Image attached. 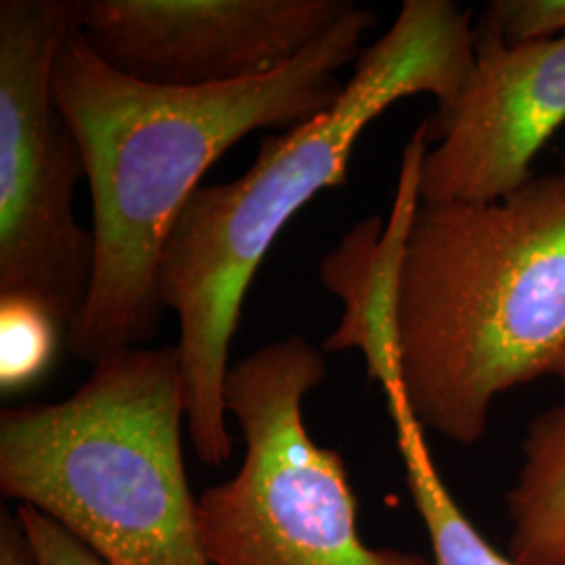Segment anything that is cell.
<instances>
[{"label": "cell", "instance_id": "cell-1", "mask_svg": "<svg viewBox=\"0 0 565 565\" xmlns=\"http://www.w3.org/2000/svg\"><path fill=\"white\" fill-rule=\"evenodd\" d=\"M373 23L354 4L279 72L202 88L132 81L93 53L81 28L65 36L53 97L84 153L95 237L88 298L65 335L76 359L102 363L156 338L163 245L203 174L245 135L291 130L329 111L345 88L338 72L361 57Z\"/></svg>", "mask_w": 565, "mask_h": 565}, {"label": "cell", "instance_id": "cell-2", "mask_svg": "<svg viewBox=\"0 0 565 565\" xmlns=\"http://www.w3.org/2000/svg\"><path fill=\"white\" fill-rule=\"evenodd\" d=\"M473 11L452 0H404L366 46L338 103L315 120L264 137L237 181L198 186L170 228L158 294L181 324L186 429L203 465L231 461L223 387L243 302L266 252L306 203L348 182L366 126L413 95H434V132L461 102L476 65Z\"/></svg>", "mask_w": 565, "mask_h": 565}, {"label": "cell", "instance_id": "cell-3", "mask_svg": "<svg viewBox=\"0 0 565 565\" xmlns=\"http://www.w3.org/2000/svg\"><path fill=\"white\" fill-rule=\"evenodd\" d=\"M398 369L392 392L417 424L461 446L484 438L507 392L565 385V170L499 202H422L404 252Z\"/></svg>", "mask_w": 565, "mask_h": 565}, {"label": "cell", "instance_id": "cell-4", "mask_svg": "<svg viewBox=\"0 0 565 565\" xmlns=\"http://www.w3.org/2000/svg\"><path fill=\"white\" fill-rule=\"evenodd\" d=\"M177 345L93 364L65 401L0 413V490L107 565H210L182 457Z\"/></svg>", "mask_w": 565, "mask_h": 565}, {"label": "cell", "instance_id": "cell-5", "mask_svg": "<svg viewBox=\"0 0 565 565\" xmlns=\"http://www.w3.org/2000/svg\"><path fill=\"white\" fill-rule=\"evenodd\" d=\"M323 352L289 335L228 369L223 401L245 443L239 471L198 499L210 565H434L422 553L369 546L342 457L303 424V398L323 384Z\"/></svg>", "mask_w": 565, "mask_h": 565}, {"label": "cell", "instance_id": "cell-6", "mask_svg": "<svg viewBox=\"0 0 565 565\" xmlns=\"http://www.w3.org/2000/svg\"><path fill=\"white\" fill-rule=\"evenodd\" d=\"M81 2H0V298L41 303L65 331L95 273L93 231L74 212L86 162L53 97L55 57L81 28Z\"/></svg>", "mask_w": 565, "mask_h": 565}, {"label": "cell", "instance_id": "cell-7", "mask_svg": "<svg viewBox=\"0 0 565 565\" xmlns=\"http://www.w3.org/2000/svg\"><path fill=\"white\" fill-rule=\"evenodd\" d=\"M350 0H82L93 53L132 81L202 88L270 76L324 39Z\"/></svg>", "mask_w": 565, "mask_h": 565}, {"label": "cell", "instance_id": "cell-8", "mask_svg": "<svg viewBox=\"0 0 565 565\" xmlns=\"http://www.w3.org/2000/svg\"><path fill=\"white\" fill-rule=\"evenodd\" d=\"M565 124V34L505 44L476 30V65L450 118L427 132L422 202H499Z\"/></svg>", "mask_w": 565, "mask_h": 565}, {"label": "cell", "instance_id": "cell-9", "mask_svg": "<svg viewBox=\"0 0 565 565\" xmlns=\"http://www.w3.org/2000/svg\"><path fill=\"white\" fill-rule=\"evenodd\" d=\"M429 149L425 121L404 145L396 198L387 221L356 224L321 263V281L343 303L342 319L324 340V352L359 350L369 377L382 390L401 387L398 300L404 252L422 205V166Z\"/></svg>", "mask_w": 565, "mask_h": 565}, {"label": "cell", "instance_id": "cell-10", "mask_svg": "<svg viewBox=\"0 0 565 565\" xmlns=\"http://www.w3.org/2000/svg\"><path fill=\"white\" fill-rule=\"evenodd\" d=\"M507 553L522 565H565V404L541 411L522 440L505 497Z\"/></svg>", "mask_w": 565, "mask_h": 565}, {"label": "cell", "instance_id": "cell-11", "mask_svg": "<svg viewBox=\"0 0 565 565\" xmlns=\"http://www.w3.org/2000/svg\"><path fill=\"white\" fill-rule=\"evenodd\" d=\"M385 398L403 455L406 486L429 536L431 564L522 565L509 553L505 555L490 545L484 534L465 515L463 509L457 505L425 446L424 427L417 424L403 396L392 392Z\"/></svg>", "mask_w": 565, "mask_h": 565}, {"label": "cell", "instance_id": "cell-12", "mask_svg": "<svg viewBox=\"0 0 565 565\" xmlns=\"http://www.w3.org/2000/svg\"><path fill=\"white\" fill-rule=\"evenodd\" d=\"M63 324L39 302L0 298V387L4 394L39 382L60 348Z\"/></svg>", "mask_w": 565, "mask_h": 565}, {"label": "cell", "instance_id": "cell-13", "mask_svg": "<svg viewBox=\"0 0 565 565\" xmlns=\"http://www.w3.org/2000/svg\"><path fill=\"white\" fill-rule=\"evenodd\" d=\"M476 30L505 44L557 39L565 34V0H494Z\"/></svg>", "mask_w": 565, "mask_h": 565}, {"label": "cell", "instance_id": "cell-14", "mask_svg": "<svg viewBox=\"0 0 565 565\" xmlns=\"http://www.w3.org/2000/svg\"><path fill=\"white\" fill-rule=\"evenodd\" d=\"M18 518L36 551L39 565H107L90 546L39 509L20 505Z\"/></svg>", "mask_w": 565, "mask_h": 565}, {"label": "cell", "instance_id": "cell-15", "mask_svg": "<svg viewBox=\"0 0 565 565\" xmlns=\"http://www.w3.org/2000/svg\"><path fill=\"white\" fill-rule=\"evenodd\" d=\"M0 565H39L36 551L18 513L7 509L0 515Z\"/></svg>", "mask_w": 565, "mask_h": 565}]
</instances>
